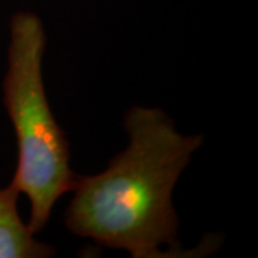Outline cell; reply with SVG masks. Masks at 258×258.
<instances>
[{
    "instance_id": "3",
    "label": "cell",
    "mask_w": 258,
    "mask_h": 258,
    "mask_svg": "<svg viewBox=\"0 0 258 258\" xmlns=\"http://www.w3.org/2000/svg\"><path fill=\"white\" fill-rule=\"evenodd\" d=\"M20 191L13 181L0 188V258H49L56 255L50 244L35 238V232L20 218Z\"/></svg>"
},
{
    "instance_id": "1",
    "label": "cell",
    "mask_w": 258,
    "mask_h": 258,
    "mask_svg": "<svg viewBox=\"0 0 258 258\" xmlns=\"http://www.w3.org/2000/svg\"><path fill=\"white\" fill-rule=\"evenodd\" d=\"M125 131L128 145L105 171L76 176L66 228L134 258L198 255L179 245L172 194L203 135H182L162 109L144 106L126 112Z\"/></svg>"
},
{
    "instance_id": "2",
    "label": "cell",
    "mask_w": 258,
    "mask_h": 258,
    "mask_svg": "<svg viewBox=\"0 0 258 258\" xmlns=\"http://www.w3.org/2000/svg\"><path fill=\"white\" fill-rule=\"evenodd\" d=\"M3 105L15 129L18 166L12 181L30 201L29 228L42 231L57 200L74 188L71 145L47 101L43 83L46 32L36 13L10 19Z\"/></svg>"
}]
</instances>
